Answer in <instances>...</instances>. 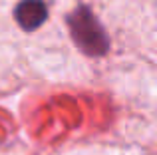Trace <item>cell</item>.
I'll use <instances>...</instances> for the list:
<instances>
[{"label":"cell","instance_id":"1","mask_svg":"<svg viewBox=\"0 0 157 155\" xmlns=\"http://www.w3.org/2000/svg\"><path fill=\"white\" fill-rule=\"evenodd\" d=\"M68 26L72 40L84 54L88 56H104L109 48L107 36L101 24L96 20L94 12L86 6H78L68 16Z\"/></svg>","mask_w":157,"mask_h":155},{"label":"cell","instance_id":"2","mask_svg":"<svg viewBox=\"0 0 157 155\" xmlns=\"http://www.w3.org/2000/svg\"><path fill=\"white\" fill-rule=\"evenodd\" d=\"M14 16L24 30H36L48 18V8L42 0H22L16 6Z\"/></svg>","mask_w":157,"mask_h":155}]
</instances>
